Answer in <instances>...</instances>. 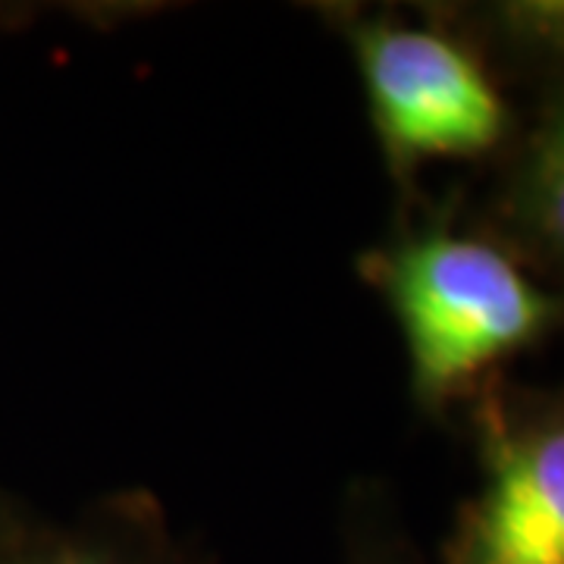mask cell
<instances>
[{
  "instance_id": "cell-8",
  "label": "cell",
  "mask_w": 564,
  "mask_h": 564,
  "mask_svg": "<svg viewBox=\"0 0 564 564\" xmlns=\"http://www.w3.org/2000/svg\"><path fill=\"white\" fill-rule=\"evenodd\" d=\"M29 524H32V521H29L22 511H17V508L10 505V499L0 496V549L7 543H13Z\"/></svg>"
},
{
  "instance_id": "cell-7",
  "label": "cell",
  "mask_w": 564,
  "mask_h": 564,
  "mask_svg": "<svg viewBox=\"0 0 564 564\" xmlns=\"http://www.w3.org/2000/svg\"><path fill=\"white\" fill-rule=\"evenodd\" d=\"M345 564H423L380 489L361 486L345 508Z\"/></svg>"
},
{
  "instance_id": "cell-4",
  "label": "cell",
  "mask_w": 564,
  "mask_h": 564,
  "mask_svg": "<svg viewBox=\"0 0 564 564\" xmlns=\"http://www.w3.org/2000/svg\"><path fill=\"white\" fill-rule=\"evenodd\" d=\"M474 220L564 295V82L536 95Z\"/></svg>"
},
{
  "instance_id": "cell-3",
  "label": "cell",
  "mask_w": 564,
  "mask_h": 564,
  "mask_svg": "<svg viewBox=\"0 0 564 564\" xmlns=\"http://www.w3.org/2000/svg\"><path fill=\"white\" fill-rule=\"evenodd\" d=\"M462 414L477 486L455 511L440 564H564V383L505 373Z\"/></svg>"
},
{
  "instance_id": "cell-6",
  "label": "cell",
  "mask_w": 564,
  "mask_h": 564,
  "mask_svg": "<svg viewBox=\"0 0 564 564\" xmlns=\"http://www.w3.org/2000/svg\"><path fill=\"white\" fill-rule=\"evenodd\" d=\"M502 79L536 88L564 82V0L430 3Z\"/></svg>"
},
{
  "instance_id": "cell-1",
  "label": "cell",
  "mask_w": 564,
  "mask_h": 564,
  "mask_svg": "<svg viewBox=\"0 0 564 564\" xmlns=\"http://www.w3.org/2000/svg\"><path fill=\"white\" fill-rule=\"evenodd\" d=\"M408 355L423 417L458 414L505 367L564 329V295L464 210L458 195L402 202L395 226L358 258Z\"/></svg>"
},
{
  "instance_id": "cell-5",
  "label": "cell",
  "mask_w": 564,
  "mask_h": 564,
  "mask_svg": "<svg viewBox=\"0 0 564 564\" xmlns=\"http://www.w3.org/2000/svg\"><path fill=\"white\" fill-rule=\"evenodd\" d=\"M0 564H207L173 533L158 499L117 492L61 527L32 524L0 549Z\"/></svg>"
},
{
  "instance_id": "cell-2",
  "label": "cell",
  "mask_w": 564,
  "mask_h": 564,
  "mask_svg": "<svg viewBox=\"0 0 564 564\" xmlns=\"http://www.w3.org/2000/svg\"><path fill=\"white\" fill-rule=\"evenodd\" d=\"M408 17L358 3L317 7L361 76L367 117L402 202L421 195L426 163H496L521 113L489 63L430 3Z\"/></svg>"
},
{
  "instance_id": "cell-9",
  "label": "cell",
  "mask_w": 564,
  "mask_h": 564,
  "mask_svg": "<svg viewBox=\"0 0 564 564\" xmlns=\"http://www.w3.org/2000/svg\"><path fill=\"white\" fill-rule=\"evenodd\" d=\"M17 17H20V10H17V7H0V29H3L10 20H17Z\"/></svg>"
}]
</instances>
